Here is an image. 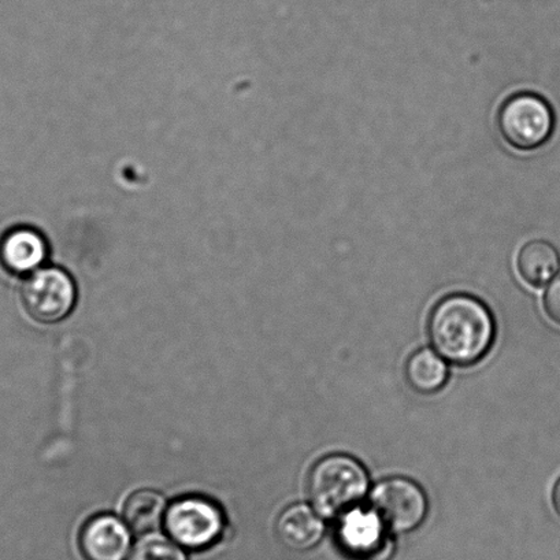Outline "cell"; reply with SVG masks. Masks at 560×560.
I'll return each mask as SVG.
<instances>
[{
  "mask_svg": "<svg viewBox=\"0 0 560 560\" xmlns=\"http://www.w3.org/2000/svg\"><path fill=\"white\" fill-rule=\"evenodd\" d=\"M428 334L434 351L445 361L470 366L491 350L497 325L491 310L480 299L454 293L433 307Z\"/></svg>",
  "mask_w": 560,
  "mask_h": 560,
  "instance_id": "6da1fadb",
  "label": "cell"
},
{
  "mask_svg": "<svg viewBox=\"0 0 560 560\" xmlns=\"http://www.w3.org/2000/svg\"><path fill=\"white\" fill-rule=\"evenodd\" d=\"M366 469L345 454L325 456L313 466L307 481L310 502L323 518H339L357 508L369 492Z\"/></svg>",
  "mask_w": 560,
  "mask_h": 560,
  "instance_id": "7a4b0ae2",
  "label": "cell"
},
{
  "mask_svg": "<svg viewBox=\"0 0 560 560\" xmlns=\"http://www.w3.org/2000/svg\"><path fill=\"white\" fill-rule=\"evenodd\" d=\"M505 143L518 151H535L547 144L555 130V113L535 92H516L500 106L497 117Z\"/></svg>",
  "mask_w": 560,
  "mask_h": 560,
  "instance_id": "3957f363",
  "label": "cell"
},
{
  "mask_svg": "<svg viewBox=\"0 0 560 560\" xmlns=\"http://www.w3.org/2000/svg\"><path fill=\"white\" fill-rule=\"evenodd\" d=\"M369 504L389 532L416 530L427 518L429 502L423 489L406 477L380 481L369 494Z\"/></svg>",
  "mask_w": 560,
  "mask_h": 560,
  "instance_id": "277c9868",
  "label": "cell"
},
{
  "mask_svg": "<svg viewBox=\"0 0 560 560\" xmlns=\"http://www.w3.org/2000/svg\"><path fill=\"white\" fill-rule=\"evenodd\" d=\"M165 527L178 546L205 549L219 541L224 530V516L210 500L184 498L168 508Z\"/></svg>",
  "mask_w": 560,
  "mask_h": 560,
  "instance_id": "5b68a950",
  "label": "cell"
},
{
  "mask_svg": "<svg viewBox=\"0 0 560 560\" xmlns=\"http://www.w3.org/2000/svg\"><path fill=\"white\" fill-rule=\"evenodd\" d=\"M21 299L32 317L40 323H57L73 308L75 288L63 270L47 268L34 271L21 288Z\"/></svg>",
  "mask_w": 560,
  "mask_h": 560,
  "instance_id": "8992f818",
  "label": "cell"
},
{
  "mask_svg": "<svg viewBox=\"0 0 560 560\" xmlns=\"http://www.w3.org/2000/svg\"><path fill=\"white\" fill-rule=\"evenodd\" d=\"M376 511L357 505L337 518L336 538L340 548L359 560H384L390 541Z\"/></svg>",
  "mask_w": 560,
  "mask_h": 560,
  "instance_id": "52a82bcc",
  "label": "cell"
},
{
  "mask_svg": "<svg viewBox=\"0 0 560 560\" xmlns=\"http://www.w3.org/2000/svg\"><path fill=\"white\" fill-rule=\"evenodd\" d=\"M132 538L122 521L113 515H97L80 533V549L86 560H125Z\"/></svg>",
  "mask_w": 560,
  "mask_h": 560,
  "instance_id": "ba28073f",
  "label": "cell"
},
{
  "mask_svg": "<svg viewBox=\"0 0 560 560\" xmlns=\"http://www.w3.org/2000/svg\"><path fill=\"white\" fill-rule=\"evenodd\" d=\"M325 524L314 508L307 504H293L282 511L276 522V535L292 551H307L320 541Z\"/></svg>",
  "mask_w": 560,
  "mask_h": 560,
  "instance_id": "9c48e42d",
  "label": "cell"
},
{
  "mask_svg": "<svg viewBox=\"0 0 560 560\" xmlns=\"http://www.w3.org/2000/svg\"><path fill=\"white\" fill-rule=\"evenodd\" d=\"M46 257L45 238L31 228H18L0 241V262L14 275L34 273Z\"/></svg>",
  "mask_w": 560,
  "mask_h": 560,
  "instance_id": "30bf717a",
  "label": "cell"
},
{
  "mask_svg": "<svg viewBox=\"0 0 560 560\" xmlns=\"http://www.w3.org/2000/svg\"><path fill=\"white\" fill-rule=\"evenodd\" d=\"M560 268V257L553 244L532 241L524 244L516 257V269L522 280L532 287H544L553 280Z\"/></svg>",
  "mask_w": 560,
  "mask_h": 560,
  "instance_id": "8fae6325",
  "label": "cell"
},
{
  "mask_svg": "<svg viewBox=\"0 0 560 560\" xmlns=\"http://www.w3.org/2000/svg\"><path fill=\"white\" fill-rule=\"evenodd\" d=\"M405 374L412 389L428 395L438 393L444 387L448 380V368L438 352L422 348L409 358Z\"/></svg>",
  "mask_w": 560,
  "mask_h": 560,
  "instance_id": "7c38bea8",
  "label": "cell"
},
{
  "mask_svg": "<svg viewBox=\"0 0 560 560\" xmlns=\"http://www.w3.org/2000/svg\"><path fill=\"white\" fill-rule=\"evenodd\" d=\"M166 502L161 493L155 491H139L125 503L124 516L130 529L138 535H149L161 526L165 514Z\"/></svg>",
  "mask_w": 560,
  "mask_h": 560,
  "instance_id": "4fadbf2b",
  "label": "cell"
},
{
  "mask_svg": "<svg viewBox=\"0 0 560 560\" xmlns=\"http://www.w3.org/2000/svg\"><path fill=\"white\" fill-rule=\"evenodd\" d=\"M130 560H187V557L173 540L149 533L136 544Z\"/></svg>",
  "mask_w": 560,
  "mask_h": 560,
  "instance_id": "5bb4252c",
  "label": "cell"
},
{
  "mask_svg": "<svg viewBox=\"0 0 560 560\" xmlns=\"http://www.w3.org/2000/svg\"><path fill=\"white\" fill-rule=\"evenodd\" d=\"M544 308L548 317L560 325V276L549 284L544 296Z\"/></svg>",
  "mask_w": 560,
  "mask_h": 560,
  "instance_id": "9a60e30c",
  "label": "cell"
},
{
  "mask_svg": "<svg viewBox=\"0 0 560 560\" xmlns=\"http://www.w3.org/2000/svg\"><path fill=\"white\" fill-rule=\"evenodd\" d=\"M552 504L555 511H557V514L560 516V477L552 489Z\"/></svg>",
  "mask_w": 560,
  "mask_h": 560,
  "instance_id": "2e32d148",
  "label": "cell"
}]
</instances>
